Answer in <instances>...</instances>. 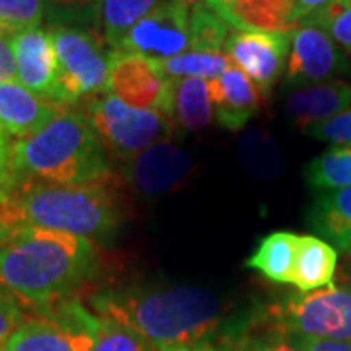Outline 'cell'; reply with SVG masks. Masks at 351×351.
Listing matches in <instances>:
<instances>
[{
	"mask_svg": "<svg viewBox=\"0 0 351 351\" xmlns=\"http://www.w3.org/2000/svg\"><path fill=\"white\" fill-rule=\"evenodd\" d=\"M98 271L86 239L39 226H14L0 239V285L20 302L47 306Z\"/></svg>",
	"mask_w": 351,
	"mask_h": 351,
	"instance_id": "6da1fadb",
	"label": "cell"
},
{
	"mask_svg": "<svg viewBox=\"0 0 351 351\" xmlns=\"http://www.w3.org/2000/svg\"><path fill=\"white\" fill-rule=\"evenodd\" d=\"M92 306L135 330L158 351L197 350L223 320L221 299L195 285L104 291Z\"/></svg>",
	"mask_w": 351,
	"mask_h": 351,
	"instance_id": "7a4b0ae2",
	"label": "cell"
},
{
	"mask_svg": "<svg viewBox=\"0 0 351 351\" xmlns=\"http://www.w3.org/2000/svg\"><path fill=\"white\" fill-rule=\"evenodd\" d=\"M123 207L112 180L59 186L18 180L10 199L0 205V225L39 226L86 240H112Z\"/></svg>",
	"mask_w": 351,
	"mask_h": 351,
	"instance_id": "3957f363",
	"label": "cell"
},
{
	"mask_svg": "<svg viewBox=\"0 0 351 351\" xmlns=\"http://www.w3.org/2000/svg\"><path fill=\"white\" fill-rule=\"evenodd\" d=\"M10 166L18 180L82 186L112 180L101 141L82 112L61 110L39 133L16 138Z\"/></svg>",
	"mask_w": 351,
	"mask_h": 351,
	"instance_id": "277c9868",
	"label": "cell"
},
{
	"mask_svg": "<svg viewBox=\"0 0 351 351\" xmlns=\"http://www.w3.org/2000/svg\"><path fill=\"white\" fill-rule=\"evenodd\" d=\"M49 34L57 61L55 104L73 106L110 92L113 49L104 36L73 25H51Z\"/></svg>",
	"mask_w": 351,
	"mask_h": 351,
	"instance_id": "5b68a950",
	"label": "cell"
},
{
	"mask_svg": "<svg viewBox=\"0 0 351 351\" xmlns=\"http://www.w3.org/2000/svg\"><path fill=\"white\" fill-rule=\"evenodd\" d=\"M106 152L119 160H131L156 143L170 141L176 125L164 113L127 106L112 92H104L84 101L82 110Z\"/></svg>",
	"mask_w": 351,
	"mask_h": 351,
	"instance_id": "8992f818",
	"label": "cell"
},
{
	"mask_svg": "<svg viewBox=\"0 0 351 351\" xmlns=\"http://www.w3.org/2000/svg\"><path fill=\"white\" fill-rule=\"evenodd\" d=\"M43 313L24 320L2 351H92L100 320L78 301L61 299L41 306Z\"/></svg>",
	"mask_w": 351,
	"mask_h": 351,
	"instance_id": "52a82bcc",
	"label": "cell"
},
{
	"mask_svg": "<svg viewBox=\"0 0 351 351\" xmlns=\"http://www.w3.org/2000/svg\"><path fill=\"white\" fill-rule=\"evenodd\" d=\"M269 316L285 334L351 343V281L291 295L274 304Z\"/></svg>",
	"mask_w": 351,
	"mask_h": 351,
	"instance_id": "ba28073f",
	"label": "cell"
},
{
	"mask_svg": "<svg viewBox=\"0 0 351 351\" xmlns=\"http://www.w3.org/2000/svg\"><path fill=\"white\" fill-rule=\"evenodd\" d=\"M350 73L351 64L346 53L322 27L301 24L293 32L285 69V88L297 90L332 82Z\"/></svg>",
	"mask_w": 351,
	"mask_h": 351,
	"instance_id": "9c48e42d",
	"label": "cell"
},
{
	"mask_svg": "<svg viewBox=\"0 0 351 351\" xmlns=\"http://www.w3.org/2000/svg\"><path fill=\"white\" fill-rule=\"evenodd\" d=\"M189 49V8L178 0H164L131 27L119 49L143 55L156 63Z\"/></svg>",
	"mask_w": 351,
	"mask_h": 351,
	"instance_id": "30bf717a",
	"label": "cell"
},
{
	"mask_svg": "<svg viewBox=\"0 0 351 351\" xmlns=\"http://www.w3.org/2000/svg\"><path fill=\"white\" fill-rule=\"evenodd\" d=\"M172 78L164 75L160 64L143 55L113 51L110 71V92L137 110L170 113Z\"/></svg>",
	"mask_w": 351,
	"mask_h": 351,
	"instance_id": "8fae6325",
	"label": "cell"
},
{
	"mask_svg": "<svg viewBox=\"0 0 351 351\" xmlns=\"http://www.w3.org/2000/svg\"><path fill=\"white\" fill-rule=\"evenodd\" d=\"M293 32H242L232 27L223 53L267 94L287 69Z\"/></svg>",
	"mask_w": 351,
	"mask_h": 351,
	"instance_id": "7c38bea8",
	"label": "cell"
},
{
	"mask_svg": "<svg viewBox=\"0 0 351 351\" xmlns=\"http://www.w3.org/2000/svg\"><path fill=\"white\" fill-rule=\"evenodd\" d=\"M123 164V176L131 186L145 195H160L188 178L193 158L186 149L172 141H162Z\"/></svg>",
	"mask_w": 351,
	"mask_h": 351,
	"instance_id": "4fadbf2b",
	"label": "cell"
},
{
	"mask_svg": "<svg viewBox=\"0 0 351 351\" xmlns=\"http://www.w3.org/2000/svg\"><path fill=\"white\" fill-rule=\"evenodd\" d=\"M16 82L41 98L55 101L57 61L49 29L32 27L12 36Z\"/></svg>",
	"mask_w": 351,
	"mask_h": 351,
	"instance_id": "5bb4252c",
	"label": "cell"
},
{
	"mask_svg": "<svg viewBox=\"0 0 351 351\" xmlns=\"http://www.w3.org/2000/svg\"><path fill=\"white\" fill-rule=\"evenodd\" d=\"M213 115L226 131H240L260 112L263 101L262 88L252 82L234 64L225 75L209 82Z\"/></svg>",
	"mask_w": 351,
	"mask_h": 351,
	"instance_id": "9a60e30c",
	"label": "cell"
},
{
	"mask_svg": "<svg viewBox=\"0 0 351 351\" xmlns=\"http://www.w3.org/2000/svg\"><path fill=\"white\" fill-rule=\"evenodd\" d=\"M59 112V104L41 98L20 82H0V129L8 137H32L49 125Z\"/></svg>",
	"mask_w": 351,
	"mask_h": 351,
	"instance_id": "2e32d148",
	"label": "cell"
},
{
	"mask_svg": "<svg viewBox=\"0 0 351 351\" xmlns=\"http://www.w3.org/2000/svg\"><path fill=\"white\" fill-rule=\"evenodd\" d=\"M230 27L242 32H293L297 0H205Z\"/></svg>",
	"mask_w": 351,
	"mask_h": 351,
	"instance_id": "e0dca14e",
	"label": "cell"
},
{
	"mask_svg": "<svg viewBox=\"0 0 351 351\" xmlns=\"http://www.w3.org/2000/svg\"><path fill=\"white\" fill-rule=\"evenodd\" d=\"M350 108L351 82H343V80L297 88L287 98L289 117L302 131H311L314 125Z\"/></svg>",
	"mask_w": 351,
	"mask_h": 351,
	"instance_id": "ac0fdd59",
	"label": "cell"
},
{
	"mask_svg": "<svg viewBox=\"0 0 351 351\" xmlns=\"http://www.w3.org/2000/svg\"><path fill=\"white\" fill-rule=\"evenodd\" d=\"M306 223L336 252L351 256V188L320 193L308 211Z\"/></svg>",
	"mask_w": 351,
	"mask_h": 351,
	"instance_id": "d6986e66",
	"label": "cell"
},
{
	"mask_svg": "<svg viewBox=\"0 0 351 351\" xmlns=\"http://www.w3.org/2000/svg\"><path fill=\"white\" fill-rule=\"evenodd\" d=\"M338 265V252L326 240L318 237H299L295 267H293V285L301 293H311L318 289L332 287L334 271Z\"/></svg>",
	"mask_w": 351,
	"mask_h": 351,
	"instance_id": "ffe728a7",
	"label": "cell"
},
{
	"mask_svg": "<svg viewBox=\"0 0 351 351\" xmlns=\"http://www.w3.org/2000/svg\"><path fill=\"white\" fill-rule=\"evenodd\" d=\"M168 117L186 133H197L209 125L215 117L209 82L199 78H172Z\"/></svg>",
	"mask_w": 351,
	"mask_h": 351,
	"instance_id": "44dd1931",
	"label": "cell"
},
{
	"mask_svg": "<svg viewBox=\"0 0 351 351\" xmlns=\"http://www.w3.org/2000/svg\"><path fill=\"white\" fill-rule=\"evenodd\" d=\"M299 234L277 230L263 237L256 252L246 260V265L262 274L265 279L279 285H293V267Z\"/></svg>",
	"mask_w": 351,
	"mask_h": 351,
	"instance_id": "7402d4cb",
	"label": "cell"
},
{
	"mask_svg": "<svg viewBox=\"0 0 351 351\" xmlns=\"http://www.w3.org/2000/svg\"><path fill=\"white\" fill-rule=\"evenodd\" d=\"M164 0H101V32L113 51L147 14H151Z\"/></svg>",
	"mask_w": 351,
	"mask_h": 351,
	"instance_id": "603a6c76",
	"label": "cell"
},
{
	"mask_svg": "<svg viewBox=\"0 0 351 351\" xmlns=\"http://www.w3.org/2000/svg\"><path fill=\"white\" fill-rule=\"evenodd\" d=\"M304 180L318 193L351 188V147H332L318 154L304 168Z\"/></svg>",
	"mask_w": 351,
	"mask_h": 351,
	"instance_id": "cb8c5ba5",
	"label": "cell"
},
{
	"mask_svg": "<svg viewBox=\"0 0 351 351\" xmlns=\"http://www.w3.org/2000/svg\"><path fill=\"white\" fill-rule=\"evenodd\" d=\"M160 69L168 78H199V80H217L232 66L230 59L225 53H205V51H191L162 61Z\"/></svg>",
	"mask_w": 351,
	"mask_h": 351,
	"instance_id": "d4e9b609",
	"label": "cell"
},
{
	"mask_svg": "<svg viewBox=\"0 0 351 351\" xmlns=\"http://www.w3.org/2000/svg\"><path fill=\"white\" fill-rule=\"evenodd\" d=\"M232 27L203 0L189 10V49L223 53Z\"/></svg>",
	"mask_w": 351,
	"mask_h": 351,
	"instance_id": "484cf974",
	"label": "cell"
},
{
	"mask_svg": "<svg viewBox=\"0 0 351 351\" xmlns=\"http://www.w3.org/2000/svg\"><path fill=\"white\" fill-rule=\"evenodd\" d=\"M45 18L51 25L96 29L101 25V0H45Z\"/></svg>",
	"mask_w": 351,
	"mask_h": 351,
	"instance_id": "4316f807",
	"label": "cell"
},
{
	"mask_svg": "<svg viewBox=\"0 0 351 351\" xmlns=\"http://www.w3.org/2000/svg\"><path fill=\"white\" fill-rule=\"evenodd\" d=\"M240 158L252 176L274 178L281 170V154L265 133L252 131L240 143Z\"/></svg>",
	"mask_w": 351,
	"mask_h": 351,
	"instance_id": "83f0119b",
	"label": "cell"
},
{
	"mask_svg": "<svg viewBox=\"0 0 351 351\" xmlns=\"http://www.w3.org/2000/svg\"><path fill=\"white\" fill-rule=\"evenodd\" d=\"M98 320H100L98 339L92 351H158L135 330L113 320L110 316L98 314Z\"/></svg>",
	"mask_w": 351,
	"mask_h": 351,
	"instance_id": "f1b7e54d",
	"label": "cell"
},
{
	"mask_svg": "<svg viewBox=\"0 0 351 351\" xmlns=\"http://www.w3.org/2000/svg\"><path fill=\"white\" fill-rule=\"evenodd\" d=\"M301 24L322 27L328 36L336 41L339 49L351 57V2L336 0L324 12L316 14V16L304 20Z\"/></svg>",
	"mask_w": 351,
	"mask_h": 351,
	"instance_id": "f546056e",
	"label": "cell"
},
{
	"mask_svg": "<svg viewBox=\"0 0 351 351\" xmlns=\"http://www.w3.org/2000/svg\"><path fill=\"white\" fill-rule=\"evenodd\" d=\"M45 18V0H0V27L8 34L39 27Z\"/></svg>",
	"mask_w": 351,
	"mask_h": 351,
	"instance_id": "4dcf8cb0",
	"label": "cell"
},
{
	"mask_svg": "<svg viewBox=\"0 0 351 351\" xmlns=\"http://www.w3.org/2000/svg\"><path fill=\"white\" fill-rule=\"evenodd\" d=\"M308 133L334 147H351V108L314 125Z\"/></svg>",
	"mask_w": 351,
	"mask_h": 351,
	"instance_id": "1f68e13d",
	"label": "cell"
},
{
	"mask_svg": "<svg viewBox=\"0 0 351 351\" xmlns=\"http://www.w3.org/2000/svg\"><path fill=\"white\" fill-rule=\"evenodd\" d=\"M24 322V311L20 301L0 285V346L12 336L16 328Z\"/></svg>",
	"mask_w": 351,
	"mask_h": 351,
	"instance_id": "d6a6232c",
	"label": "cell"
},
{
	"mask_svg": "<svg viewBox=\"0 0 351 351\" xmlns=\"http://www.w3.org/2000/svg\"><path fill=\"white\" fill-rule=\"evenodd\" d=\"M12 80H16L12 34L0 27V82H12Z\"/></svg>",
	"mask_w": 351,
	"mask_h": 351,
	"instance_id": "836d02e7",
	"label": "cell"
},
{
	"mask_svg": "<svg viewBox=\"0 0 351 351\" xmlns=\"http://www.w3.org/2000/svg\"><path fill=\"white\" fill-rule=\"evenodd\" d=\"M287 336L302 351H351V343H348V341L306 338V336H297V334H287Z\"/></svg>",
	"mask_w": 351,
	"mask_h": 351,
	"instance_id": "e575fe53",
	"label": "cell"
},
{
	"mask_svg": "<svg viewBox=\"0 0 351 351\" xmlns=\"http://www.w3.org/2000/svg\"><path fill=\"white\" fill-rule=\"evenodd\" d=\"M246 350L248 351H302L301 348H297L289 336H271V338H258L250 339L246 343Z\"/></svg>",
	"mask_w": 351,
	"mask_h": 351,
	"instance_id": "d590c367",
	"label": "cell"
},
{
	"mask_svg": "<svg viewBox=\"0 0 351 351\" xmlns=\"http://www.w3.org/2000/svg\"><path fill=\"white\" fill-rule=\"evenodd\" d=\"M336 0H297V22L301 24L316 14L324 12Z\"/></svg>",
	"mask_w": 351,
	"mask_h": 351,
	"instance_id": "8d00e7d4",
	"label": "cell"
},
{
	"mask_svg": "<svg viewBox=\"0 0 351 351\" xmlns=\"http://www.w3.org/2000/svg\"><path fill=\"white\" fill-rule=\"evenodd\" d=\"M16 186H18V178L12 172V168H0V205L10 199Z\"/></svg>",
	"mask_w": 351,
	"mask_h": 351,
	"instance_id": "74e56055",
	"label": "cell"
},
{
	"mask_svg": "<svg viewBox=\"0 0 351 351\" xmlns=\"http://www.w3.org/2000/svg\"><path fill=\"white\" fill-rule=\"evenodd\" d=\"M178 2H182L184 6H188L189 10H191L193 6H197V4H199V2H203V0H178Z\"/></svg>",
	"mask_w": 351,
	"mask_h": 351,
	"instance_id": "f35d334b",
	"label": "cell"
},
{
	"mask_svg": "<svg viewBox=\"0 0 351 351\" xmlns=\"http://www.w3.org/2000/svg\"><path fill=\"white\" fill-rule=\"evenodd\" d=\"M6 230H10V228H6V226H2V225H0V239H2V237H4V232H6Z\"/></svg>",
	"mask_w": 351,
	"mask_h": 351,
	"instance_id": "ab89813d",
	"label": "cell"
},
{
	"mask_svg": "<svg viewBox=\"0 0 351 351\" xmlns=\"http://www.w3.org/2000/svg\"><path fill=\"white\" fill-rule=\"evenodd\" d=\"M182 351H213V350H207V348H197V350H182Z\"/></svg>",
	"mask_w": 351,
	"mask_h": 351,
	"instance_id": "60d3db41",
	"label": "cell"
},
{
	"mask_svg": "<svg viewBox=\"0 0 351 351\" xmlns=\"http://www.w3.org/2000/svg\"><path fill=\"white\" fill-rule=\"evenodd\" d=\"M350 269H351V256H350Z\"/></svg>",
	"mask_w": 351,
	"mask_h": 351,
	"instance_id": "b9f144b4",
	"label": "cell"
},
{
	"mask_svg": "<svg viewBox=\"0 0 351 351\" xmlns=\"http://www.w3.org/2000/svg\"><path fill=\"white\" fill-rule=\"evenodd\" d=\"M346 2H351V0H346Z\"/></svg>",
	"mask_w": 351,
	"mask_h": 351,
	"instance_id": "7bdbcfd3",
	"label": "cell"
},
{
	"mask_svg": "<svg viewBox=\"0 0 351 351\" xmlns=\"http://www.w3.org/2000/svg\"><path fill=\"white\" fill-rule=\"evenodd\" d=\"M0 351H2V346H0Z\"/></svg>",
	"mask_w": 351,
	"mask_h": 351,
	"instance_id": "ee69618b",
	"label": "cell"
}]
</instances>
